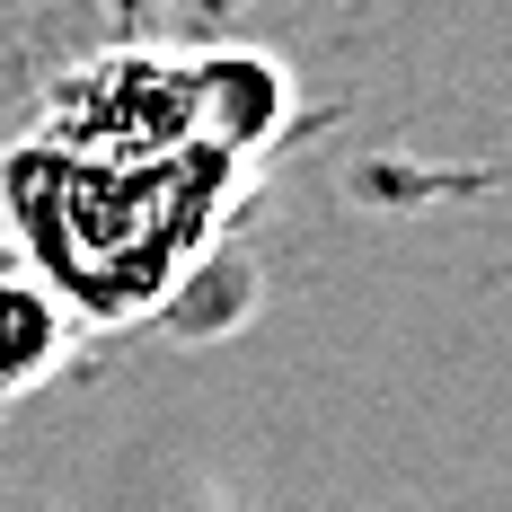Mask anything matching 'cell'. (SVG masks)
Instances as JSON below:
<instances>
[{
	"instance_id": "1",
	"label": "cell",
	"mask_w": 512,
	"mask_h": 512,
	"mask_svg": "<svg viewBox=\"0 0 512 512\" xmlns=\"http://www.w3.org/2000/svg\"><path fill=\"white\" fill-rule=\"evenodd\" d=\"M62 362V301L27 274H0V398L36 389Z\"/></svg>"
}]
</instances>
